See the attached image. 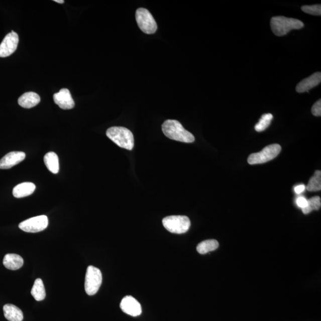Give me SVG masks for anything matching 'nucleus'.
<instances>
[{
    "label": "nucleus",
    "instance_id": "9d476101",
    "mask_svg": "<svg viewBox=\"0 0 321 321\" xmlns=\"http://www.w3.org/2000/svg\"><path fill=\"white\" fill-rule=\"evenodd\" d=\"M120 306L123 312L132 316H139L142 313L141 304L131 296H127L123 298Z\"/></svg>",
    "mask_w": 321,
    "mask_h": 321
},
{
    "label": "nucleus",
    "instance_id": "393cba45",
    "mask_svg": "<svg viewBox=\"0 0 321 321\" xmlns=\"http://www.w3.org/2000/svg\"><path fill=\"white\" fill-rule=\"evenodd\" d=\"M312 115L314 116L320 117L321 116V99H319L314 103L311 110Z\"/></svg>",
    "mask_w": 321,
    "mask_h": 321
},
{
    "label": "nucleus",
    "instance_id": "7ed1b4c3",
    "mask_svg": "<svg viewBox=\"0 0 321 321\" xmlns=\"http://www.w3.org/2000/svg\"><path fill=\"white\" fill-rule=\"evenodd\" d=\"M303 27V23L296 19L275 16L271 19V28L277 37L285 35L293 29H300Z\"/></svg>",
    "mask_w": 321,
    "mask_h": 321
},
{
    "label": "nucleus",
    "instance_id": "6ab92c4d",
    "mask_svg": "<svg viewBox=\"0 0 321 321\" xmlns=\"http://www.w3.org/2000/svg\"><path fill=\"white\" fill-rule=\"evenodd\" d=\"M32 296L37 301L43 300L46 297V293L43 280L38 278L35 281L33 287L31 291Z\"/></svg>",
    "mask_w": 321,
    "mask_h": 321
},
{
    "label": "nucleus",
    "instance_id": "412c9836",
    "mask_svg": "<svg viewBox=\"0 0 321 321\" xmlns=\"http://www.w3.org/2000/svg\"><path fill=\"white\" fill-rule=\"evenodd\" d=\"M306 189L309 192H316L321 189V171L314 172L313 176L310 178Z\"/></svg>",
    "mask_w": 321,
    "mask_h": 321
},
{
    "label": "nucleus",
    "instance_id": "39448f33",
    "mask_svg": "<svg viewBox=\"0 0 321 321\" xmlns=\"http://www.w3.org/2000/svg\"><path fill=\"white\" fill-rule=\"evenodd\" d=\"M281 151V147L278 144H272L265 147L261 152L252 154L248 159V163L251 165L264 164L277 157Z\"/></svg>",
    "mask_w": 321,
    "mask_h": 321
},
{
    "label": "nucleus",
    "instance_id": "4be33fe9",
    "mask_svg": "<svg viewBox=\"0 0 321 321\" xmlns=\"http://www.w3.org/2000/svg\"><path fill=\"white\" fill-rule=\"evenodd\" d=\"M273 116L271 113H267L262 116L259 122L255 126L256 131L261 132L267 129L270 126Z\"/></svg>",
    "mask_w": 321,
    "mask_h": 321
},
{
    "label": "nucleus",
    "instance_id": "b1692460",
    "mask_svg": "<svg viewBox=\"0 0 321 321\" xmlns=\"http://www.w3.org/2000/svg\"><path fill=\"white\" fill-rule=\"evenodd\" d=\"M301 9V11L307 14L315 16L321 15V6L320 5L303 6Z\"/></svg>",
    "mask_w": 321,
    "mask_h": 321
},
{
    "label": "nucleus",
    "instance_id": "f257e3e1",
    "mask_svg": "<svg viewBox=\"0 0 321 321\" xmlns=\"http://www.w3.org/2000/svg\"><path fill=\"white\" fill-rule=\"evenodd\" d=\"M162 131L167 138L172 140L184 143H192L195 140L194 136L183 128L179 122L167 120L162 125Z\"/></svg>",
    "mask_w": 321,
    "mask_h": 321
},
{
    "label": "nucleus",
    "instance_id": "ddd939ff",
    "mask_svg": "<svg viewBox=\"0 0 321 321\" xmlns=\"http://www.w3.org/2000/svg\"><path fill=\"white\" fill-rule=\"evenodd\" d=\"M321 82L320 72L314 73L307 78L301 80L297 84L296 86V91L298 93H303L309 91L311 89L319 85Z\"/></svg>",
    "mask_w": 321,
    "mask_h": 321
},
{
    "label": "nucleus",
    "instance_id": "dca6fc26",
    "mask_svg": "<svg viewBox=\"0 0 321 321\" xmlns=\"http://www.w3.org/2000/svg\"><path fill=\"white\" fill-rule=\"evenodd\" d=\"M3 264L10 270H17L24 265V259L20 255L15 254H9L5 255L3 259Z\"/></svg>",
    "mask_w": 321,
    "mask_h": 321
},
{
    "label": "nucleus",
    "instance_id": "9b49d317",
    "mask_svg": "<svg viewBox=\"0 0 321 321\" xmlns=\"http://www.w3.org/2000/svg\"><path fill=\"white\" fill-rule=\"evenodd\" d=\"M54 102L63 110H70L74 108V102L69 89L63 88L53 96Z\"/></svg>",
    "mask_w": 321,
    "mask_h": 321
},
{
    "label": "nucleus",
    "instance_id": "1a4fd4ad",
    "mask_svg": "<svg viewBox=\"0 0 321 321\" xmlns=\"http://www.w3.org/2000/svg\"><path fill=\"white\" fill-rule=\"evenodd\" d=\"M19 43V36L14 31H12L6 36L0 44V57H7L14 54L17 49Z\"/></svg>",
    "mask_w": 321,
    "mask_h": 321
},
{
    "label": "nucleus",
    "instance_id": "cd10ccee",
    "mask_svg": "<svg viewBox=\"0 0 321 321\" xmlns=\"http://www.w3.org/2000/svg\"><path fill=\"white\" fill-rule=\"evenodd\" d=\"M54 2L57 3H60V4H63L64 3V0H54Z\"/></svg>",
    "mask_w": 321,
    "mask_h": 321
},
{
    "label": "nucleus",
    "instance_id": "f8f14e48",
    "mask_svg": "<svg viewBox=\"0 0 321 321\" xmlns=\"http://www.w3.org/2000/svg\"><path fill=\"white\" fill-rule=\"evenodd\" d=\"M25 152L14 151L9 152L0 160V169H9L25 160Z\"/></svg>",
    "mask_w": 321,
    "mask_h": 321
},
{
    "label": "nucleus",
    "instance_id": "6e6552de",
    "mask_svg": "<svg viewBox=\"0 0 321 321\" xmlns=\"http://www.w3.org/2000/svg\"><path fill=\"white\" fill-rule=\"evenodd\" d=\"M48 219L46 216H40L25 220L19 224V228L27 233H38L46 229Z\"/></svg>",
    "mask_w": 321,
    "mask_h": 321
},
{
    "label": "nucleus",
    "instance_id": "4468645a",
    "mask_svg": "<svg viewBox=\"0 0 321 321\" xmlns=\"http://www.w3.org/2000/svg\"><path fill=\"white\" fill-rule=\"evenodd\" d=\"M41 101L40 96L33 92H26L18 99L19 105L24 109H31L37 105Z\"/></svg>",
    "mask_w": 321,
    "mask_h": 321
},
{
    "label": "nucleus",
    "instance_id": "a878e982",
    "mask_svg": "<svg viewBox=\"0 0 321 321\" xmlns=\"http://www.w3.org/2000/svg\"><path fill=\"white\" fill-rule=\"evenodd\" d=\"M296 204L298 206L302 209L307 206V200L305 198V197L303 196L297 197L296 199Z\"/></svg>",
    "mask_w": 321,
    "mask_h": 321
},
{
    "label": "nucleus",
    "instance_id": "f03ea898",
    "mask_svg": "<svg viewBox=\"0 0 321 321\" xmlns=\"http://www.w3.org/2000/svg\"><path fill=\"white\" fill-rule=\"evenodd\" d=\"M107 137L117 145L129 151L134 147V137L132 132L124 127H112L107 130Z\"/></svg>",
    "mask_w": 321,
    "mask_h": 321
},
{
    "label": "nucleus",
    "instance_id": "423d86ee",
    "mask_svg": "<svg viewBox=\"0 0 321 321\" xmlns=\"http://www.w3.org/2000/svg\"><path fill=\"white\" fill-rule=\"evenodd\" d=\"M102 281V275L99 269L92 265L89 266L87 268L85 282V289L87 294L93 296L98 292Z\"/></svg>",
    "mask_w": 321,
    "mask_h": 321
},
{
    "label": "nucleus",
    "instance_id": "20e7f679",
    "mask_svg": "<svg viewBox=\"0 0 321 321\" xmlns=\"http://www.w3.org/2000/svg\"><path fill=\"white\" fill-rule=\"evenodd\" d=\"M163 225L168 232L175 234H183L189 230L190 221L184 216H172L165 217L163 220Z\"/></svg>",
    "mask_w": 321,
    "mask_h": 321
},
{
    "label": "nucleus",
    "instance_id": "bb28decb",
    "mask_svg": "<svg viewBox=\"0 0 321 321\" xmlns=\"http://www.w3.org/2000/svg\"><path fill=\"white\" fill-rule=\"evenodd\" d=\"M306 190V186L304 184H300L294 187V192L297 194L303 193Z\"/></svg>",
    "mask_w": 321,
    "mask_h": 321
},
{
    "label": "nucleus",
    "instance_id": "0eeeda50",
    "mask_svg": "<svg viewBox=\"0 0 321 321\" xmlns=\"http://www.w3.org/2000/svg\"><path fill=\"white\" fill-rule=\"evenodd\" d=\"M136 20L141 30L147 34H153L157 30V24L147 9L139 8L136 12Z\"/></svg>",
    "mask_w": 321,
    "mask_h": 321
},
{
    "label": "nucleus",
    "instance_id": "2eb2a0df",
    "mask_svg": "<svg viewBox=\"0 0 321 321\" xmlns=\"http://www.w3.org/2000/svg\"><path fill=\"white\" fill-rule=\"evenodd\" d=\"M36 189L35 184L31 182H25L19 184L13 190V194L16 198H22L31 195Z\"/></svg>",
    "mask_w": 321,
    "mask_h": 321
},
{
    "label": "nucleus",
    "instance_id": "a211bd4d",
    "mask_svg": "<svg viewBox=\"0 0 321 321\" xmlns=\"http://www.w3.org/2000/svg\"><path fill=\"white\" fill-rule=\"evenodd\" d=\"M44 163L48 170L53 174H57L59 171V160L56 153L54 152H48L45 155Z\"/></svg>",
    "mask_w": 321,
    "mask_h": 321
},
{
    "label": "nucleus",
    "instance_id": "f3484780",
    "mask_svg": "<svg viewBox=\"0 0 321 321\" xmlns=\"http://www.w3.org/2000/svg\"><path fill=\"white\" fill-rule=\"evenodd\" d=\"M3 311L6 318L9 321H22L24 319L22 311L14 304H5Z\"/></svg>",
    "mask_w": 321,
    "mask_h": 321
},
{
    "label": "nucleus",
    "instance_id": "aec40b11",
    "mask_svg": "<svg viewBox=\"0 0 321 321\" xmlns=\"http://www.w3.org/2000/svg\"><path fill=\"white\" fill-rule=\"evenodd\" d=\"M219 243L216 240L210 239L200 242L197 246V251L200 254H206L207 253L215 251L219 248Z\"/></svg>",
    "mask_w": 321,
    "mask_h": 321
},
{
    "label": "nucleus",
    "instance_id": "5701e85b",
    "mask_svg": "<svg viewBox=\"0 0 321 321\" xmlns=\"http://www.w3.org/2000/svg\"><path fill=\"white\" fill-rule=\"evenodd\" d=\"M321 206L320 198L319 196H314L307 200V205L302 209L304 214L309 213L313 210H319Z\"/></svg>",
    "mask_w": 321,
    "mask_h": 321
}]
</instances>
